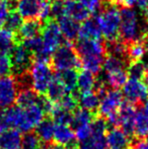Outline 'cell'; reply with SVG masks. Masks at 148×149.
<instances>
[{"label": "cell", "mask_w": 148, "mask_h": 149, "mask_svg": "<svg viewBox=\"0 0 148 149\" xmlns=\"http://www.w3.org/2000/svg\"><path fill=\"white\" fill-rule=\"evenodd\" d=\"M120 39L126 45L139 41L148 31L147 20L145 17L141 20L138 12L132 7H120Z\"/></svg>", "instance_id": "1"}, {"label": "cell", "mask_w": 148, "mask_h": 149, "mask_svg": "<svg viewBox=\"0 0 148 149\" xmlns=\"http://www.w3.org/2000/svg\"><path fill=\"white\" fill-rule=\"evenodd\" d=\"M95 16L106 41L120 39L121 15L120 8L116 3L111 0H105L101 11Z\"/></svg>", "instance_id": "2"}, {"label": "cell", "mask_w": 148, "mask_h": 149, "mask_svg": "<svg viewBox=\"0 0 148 149\" xmlns=\"http://www.w3.org/2000/svg\"><path fill=\"white\" fill-rule=\"evenodd\" d=\"M52 64L53 69L57 71H63L67 69H79L81 68L80 58L78 57L74 47L69 42L65 41L52 55Z\"/></svg>", "instance_id": "3"}, {"label": "cell", "mask_w": 148, "mask_h": 149, "mask_svg": "<svg viewBox=\"0 0 148 149\" xmlns=\"http://www.w3.org/2000/svg\"><path fill=\"white\" fill-rule=\"evenodd\" d=\"M30 72L33 80V89L40 95L47 93L48 87L54 78L53 67L49 62L34 61Z\"/></svg>", "instance_id": "4"}, {"label": "cell", "mask_w": 148, "mask_h": 149, "mask_svg": "<svg viewBox=\"0 0 148 149\" xmlns=\"http://www.w3.org/2000/svg\"><path fill=\"white\" fill-rule=\"evenodd\" d=\"M12 65V74L19 75L30 71L34 62V55L22 44H16L9 53Z\"/></svg>", "instance_id": "5"}, {"label": "cell", "mask_w": 148, "mask_h": 149, "mask_svg": "<svg viewBox=\"0 0 148 149\" xmlns=\"http://www.w3.org/2000/svg\"><path fill=\"white\" fill-rule=\"evenodd\" d=\"M122 93L127 102L134 106H138L145 102L148 95L145 83L142 80L133 78L127 80V82L123 86Z\"/></svg>", "instance_id": "6"}, {"label": "cell", "mask_w": 148, "mask_h": 149, "mask_svg": "<svg viewBox=\"0 0 148 149\" xmlns=\"http://www.w3.org/2000/svg\"><path fill=\"white\" fill-rule=\"evenodd\" d=\"M3 119L8 128L11 127L17 131L24 132V133H28L33 130L26 118L24 110L17 106L9 107L6 112L3 113Z\"/></svg>", "instance_id": "7"}, {"label": "cell", "mask_w": 148, "mask_h": 149, "mask_svg": "<svg viewBox=\"0 0 148 149\" xmlns=\"http://www.w3.org/2000/svg\"><path fill=\"white\" fill-rule=\"evenodd\" d=\"M123 93L119 89H109L106 95L101 100L99 114L101 117H108L117 113L123 104Z\"/></svg>", "instance_id": "8"}, {"label": "cell", "mask_w": 148, "mask_h": 149, "mask_svg": "<svg viewBox=\"0 0 148 149\" xmlns=\"http://www.w3.org/2000/svg\"><path fill=\"white\" fill-rule=\"evenodd\" d=\"M17 84L14 76H2L0 78V106L9 108L13 104L17 96Z\"/></svg>", "instance_id": "9"}, {"label": "cell", "mask_w": 148, "mask_h": 149, "mask_svg": "<svg viewBox=\"0 0 148 149\" xmlns=\"http://www.w3.org/2000/svg\"><path fill=\"white\" fill-rule=\"evenodd\" d=\"M74 49L76 51L78 57H84V56H99V57H106L105 43L101 41H93V40H84L79 39L74 44Z\"/></svg>", "instance_id": "10"}, {"label": "cell", "mask_w": 148, "mask_h": 149, "mask_svg": "<svg viewBox=\"0 0 148 149\" xmlns=\"http://www.w3.org/2000/svg\"><path fill=\"white\" fill-rule=\"evenodd\" d=\"M119 119H120L121 129L127 134L132 135L134 133V125L135 119L137 116L136 106L130 104V102H123L120 110L118 111Z\"/></svg>", "instance_id": "11"}, {"label": "cell", "mask_w": 148, "mask_h": 149, "mask_svg": "<svg viewBox=\"0 0 148 149\" xmlns=\"http://www.w3.org/2000/svg\"><path fill=\"white\" fill-rule=\"evenodd\" d=\"M44 26L45 24L40 19L26 20L19 30L14 33L15 44H22L24 40L39 37L43 31Z\"/></svg>", "instance_id": "12"}, {"label": "cell", "mask_w": 148, "mask_h": 149, "mask_svg": "<svg viewBox=\"0 0 148 149\" xmlns=\"http://www.w3.org/2000/svg\"><path fill=\"white\" fill-rule=\"evenodd\" d=\"M58 26L62 33V36L65 41L71 42L75 41L79 37V31H80V24L73 18L67 15H64L60 19H58Z\"/></svg>", "instance_id": "13"}, {"label": "cell", "mask_w": 148, "mask_h": 149, "mask_svg": "<svg viewBox=\"0 0 148 149\" xmlns=\"http://www.w3.org/2000/svg\"><path fill=\"white\" fill-rule=\"evenodd\" d=\"M41 0H18L17 12L24 19H38L41 10Z\"/></svg>", "instance_id": "14"}, {"label": "cell", "mask_w": 148, "mask_h": 149, "mask_svg": "<svg viewBox=\"0 0 148 149\" xmlns=\"http://www.w3.org/2000/svg\"><path fill=\"white\" fill-rule=\"evenodd\" d=\"M101 31L99 24L97 22V18L95 15L84 20L82 26H80L79 31V39L93 40V41H101Z\"/></svg>", "instance_id": "15"}, {"label": "cell", "mask_w": 148, "mask_h": 149, "mask_svg": "<svg viewBox=\"0 0 148 149\" xmlns=\"http://www.w3.org/2000/svg\"><path fill=\"white\" fill-rule=\"evenodd\" d=\"M107 142L109 149H129L130 140L122 129L113 128L107 133Z\"/></svg>", "instance_id": "16"}, {"label": "cell", "mask_w": 148, "mask_h": 149, "mask_svg": "<svg viewBox=\"0 0 148 149\" xmlns=\"http://www.w3.org/2000/svg\"><path fill=\"white\" fill-rule=\"evenodd\" d=\"M65 13L78 22H84L90 16V12L78 0H65Z\"/></svg>", "instance_id": "17"}, {"label": "cell", "mask_w": 148, "mask_h": 149, "mask_svg": "<svg viewBox=\"0 0 148 149\" xmlns=\"http://www.w3.org/2000/svg\"><path fill=\"white\" fill-rule=\"evenodd\" d=\"M22 137L19 131L7 129L0 133V149H22Z\"/></svg>", "instance_id": "18"}, {"label": "cell", "mask_w": 148, "mask_h": 149, "mask_svg": "<svg viewBox=\"0 0 148 149\" xmlns=\"http://www.w3.org/2000/svg\"><path fill=\"white\" fill-rule=\"evenodd\" d=\"M55 126H56L55 123H54L53 120L51 118L44 119L43 121L38 125L36 134L44 144L52 143V140L54 139Z\"/></svg>", "instance_id": "19"}, {"label": "cell", "mask_w": 148, "mask_h": 149, "mask_svg": "<svg viewBox=\"0 0 148 149\" xmlns=\"http://www.w3.org/2000/svg\"><path fill=\"white\" fill-rule=\"evenodd\" d=\"M54 76L62 82L65 86L68 93L73 92L77 87V78H78V72L76 69H67L63 71H57Z\"/></svg>", "instance_id": "20"}, {"label": "cell", "mask_w": 148, "mask_h": 149, "mask_svg": "<svg viewBox=\"0 0 148 149\" xmlns=\"http://www.w3.org/2000/svg\"><path fill=\"white\" fill-rule=\"evenodd\" d=\"M40 96L33 88H26L20 89L17 92L16 96V104L17 107L22 109H28L30 107L39 104Z\"/></svg>", "instance_id": "21"}, {"label": "cell", "mask_w": 148, "mask_h": 149, "mask_svg": "<svg viewBox=\"0 0 148 149\" xmlns=\"http://www.w3.org/2000/svg\"><path fill=\"white\" fill-rule=\"evenodd\" d=\"M101 97L97 95L95 91H89L80 93L78 96V104L81 107V109H84L89 112L94 113L99 110Z\"/></svg>", "instance_id": "22"}, {"label": "cell", "mask_w": 148, "mask_h": 149, "mask_svg": "<svg viewBox=\"0 0 148 149\" xmlns=\"http://www.w3.org/2000/svg\"><path fill=\"white\" fill-rule=\"evenodd\" d=\"M49 116L57 125L69 126L70 124H72V120H73V114L62 109L57 102H54V106L51 112L49 113Z\"/></svg>", "instance_id": "23"}, {"label": "cell", "mask_w": 148, "mask_h": 149, "mask_svg": "<svg viewBox=\"0 0 148 149\" xmlns=\"http://www.w3.org/2000/svg\"><path fill=\"white\" fill-rule=\"evenodd\" d=\"M81 62V68L88 72L92 73L93 75H99L101 70L103 69L104 60L106 57H99V56H84L79 57Z\"/></svg>", "instance_id": "24"}, {"label": "cell", "mask_w": 148, "mask_h": 149, "mask_svg": "<svg viewBox=\"0 0 148 149\" xmlns=\"http://www.w3.org/2000/svg\"><path fill=\"white\" fill-rule=\"evenodd\" d=\"M97 78L92 73L88 72L86 70H83L78 73V78H77V90L79 93H84L94 90Z\"/></svg>", "instance_id": "25"}, {"label": "cell", "mask_w": 148, "mask_h": 149, "mask_svg": "<svg viewBox=\"0 0 148 149\" xmlns=\"http://www.w3.org/2000/svg\"><path fill=\"white\" fill-rule=\"evenodd\" d=\"M128 72L127 70H120L113 73H105L106 84L112 89H120L128 80Z\"/></svg>", "instance_id": "26"}, {"label": "cell", "mask_w": 148, "mask_h": 149, "mask_svg": "<svg viewBox=\"0 0 148 149\" xmlns=\"http://www.w3.org/2000/svg\"><path fill=\"white\" fill-rule=\"evenodd\" d=\"M24 114H26V118L33 129L37 128L38 125L45 119L46 113L40 104H36L28 109H24Z\"/></svg>", "instance_id": "27"}, {"label": "cell", "mask_w": 148, "mask_h": 149, "mask_svg": "<svg viewBox=\"0 0 148 149\" xmlns=\"http://www.w3.org/2000/svg\"><path fill=\"white\" fill-rule=\"evenodd\" d=\"M129 65L130 63L128 61L107 55V57L104 60L103 70L105 71V73H113L120 70H127Z\"/></svg>", "instance_id": "28"}, {"label": "cell", "mask_w": 148, "mask_h": 149, "mask_svg": "<svg viewBox=\"0 0 148 149\" xmlns=\"http://www.w3.org/2000/svg\"><path fill=\"white\" fill-rule=\"evenodd\" d=\"M66 93H68L66 90L65 86L62 84V82L60 80H58L55 76H54L52 82L50 83L49 87L47 90V97L49 98L51 102H58L62 100L64 95Z\"/></svg>", "instance_id": "29"}, {"label": "cell", "mask_w": 148, "mask_h": 149, "mask_svg": "<svg viewBox=\"0 0 148 149\" xmlns=\"http://www.w3.org/2000/svg\"><path fill=\"white\" fill-rule=\"evenodd\" d=\"M15 45L14 33L5 29H0V55H9Z\"/></svg>", "instance_id": "30"}, {"label": "cell", "mask_w": 148, "mask_h": 149, "mask_svg": "<svg viewBox=\"0 0 148 149\" xmlns=\"http://www.w3.org/2000/svg\"><path fill=\"white\" fill-rule=\"evenodd\" d=\"M95 118L94 114L92 112H89L84 109H76L73 114V120L71 125L76 129L80 126L90 125L93 119Z\"/></svg>", "instance_id": "31"}, {"label": "cell", "mask_w": 148, "mask_h": 149, "mask_svg": "<svg viewBox=\"0 0 148 149\" xmlns=\"http://www.w3.org/2000/svg\"><path fill=\"white\" fill-rule=\"evenodd\" d=\"M133 134L137 138L148 137V118L142 112H137Z\"/></svg>", "instance_id": "32"}, {"label": "cell", "mask_w": 148, "mask_h": 149, "mask_svg": "<svg viewBox=\"0 0 148 149\" xmlns=\"http://www.w3.org/2000/svg\"><path fill=\"white\" fill-rule=\"evenodd\" d=\"M128 46V58L131 62H137V61H142L143 57L146 54L147 50L145 46L140 41L134 42L132 44H129Z\"/></svg>", "instance_id": "33"}, {"label": "cell", "mask_w": 148, "mask_h": 149, "mask_svg": "<svg viewBox=\"0 0 148 149\" xmlns=\"http://www.w3.org/2000/svg\"><path fill=\"white\" fill-rule=\"evenodd\" d=\"M22 19L24 18L20 16V14L18 13L17 11H10L9 14H8V17L6 19L5 24H4V29L11 33H15L16 31L20 29V26H22Z\"/></svg>", "instance_id": "34"}, {"label": "cell", "mask_w": 148, "mask_h": 149, "mask_svg": "<svg viewBox=\"0 0 148 149\" xmlns=\"http://www.w3.org/2000/svg\"><path fill=\"white\" fill-rule=\"evenodd\" d=\"M43 144L37 134L31 131L26 133L22 137V149H42L44 146Z\"/></svg>", "instance_id": "35"}, {"label": "cell", "mask_w": 148, "mask_h": 149, "mask_svg": "<svg viewBox=\"0 0 148 149\" xmlns=\"http://www.w3.org/2000/svg\"><path fill=\"white\" fill-rule=\"evenodd\" d=\"M127 72L130 78L142 80L145 76V66L142 61H137V62H131L128 66Z\"/></svg>", "instance_id": "36"}, {"label": "cell", "mask_w": 148, "mask_h": 149, "mask_svg": "<svg viewBox=\"0 0 148 149\" xmlns=\"http://www.w3.org/2000/svg\"><path fill=\"white\" fill-rule=\"evenodd\" d=\"M57 104L62 109L71 113L72 111H75L77 109V106H78V97H77L75 93H66L62 97V100L60 102H58Z\"/></svg>", "instance_id": "37"}, {"label": "cell", "mask_w": 148, "mask_h": 149, "mask_svg": "<svg viewBox=\"0 0 148 149\" xmlns=\"http://www.w3.org/2000/svg\"><path fill=\"white\" fill-rule=\"evenodd\" d=\"M51 2V16L53 19H60L66 15L65 0H50Z\"/></svg>", "instance_id": "38"}, {"label": "cell", "mask_w": 148, "mask_h": 149, "mask_svg": "<svg viewBox=\"0 0 148 149\" xmlns=\"http://www.w3.org/2000/svg\"><path fill=\"white\" fill-rule=\"evenodd\" d=\"M80 2L87 8L90 13L97 15L101 11L105 0H80Z\"/></svg>", "instance_id": "39"}, {"label": "cell", "mask_w": 148, "mask_h": 149, "mask_svg": "<svg viewBox=\"0 0 148 149\" xmlns=\"http://www.w3.org/2000/svg\"><path fill=\"white\" fill-rule=\"evenodd\" d=\"M12 73V65L9 55H0V76H8Z\"/></svg>", "instance_id": "40"}, {"label": "cell", "mask_w": 148, "mask_h": 149, "mask_svg": "<svg viewBox=\"0 0 148 149\" xmlns=\"http://www.w3.org/2000/svg\"><path fill=\"white\" fill-rule=\"evenodd\" d=\"M75 137L78 142H83L91 137L90 125H84L75 129Z\"/></svg>", "instance_id": "41"}, {"label": "cell", "mask_w": 148, "mask_h": 149, "mask_svg": "<svg viewBox=\"0 0 148 149\" xmlns=\"http://www.w3.org/2000/svg\"><path fill=\"white\" fill-rule=\"evenodd\" d=\"M9 12H10V10L7 5L6 0H1V1H0V29L4 26V24H5L6 19H7V17H8Z\"/></svg>", "instance_id": "42"}, {"label": "cell", "mask_w": 148, "mask_h": 149, "mask_svg": "<svg viewBox=\"0 0 148 149\" xmlns=\"http://www.w3.org/2000/svg\"><path fill=\"white\" fill-rule=\"evenodd\" d=\"M130 149H148V137L137 138L130 144Z\"/></svg>", "instance_id": "43"}, {"label": "cell", "mask_w": 148, "mask_h": 149, "mask_svg": "<svg viewBox=\"0 0 148 149\" xmlns=\"http://www.w3.org/2000/svg\"><path fill=\"white\" fill-rule=\"evenodd\" d=\"M135 5L137 6L139 10L141 11L143 16H146L148 13V0H136Z\"/></svg>", "instance_id": "44"}, {"label": "cell", "mask_w": 148, "mask_h": 149, "mask_svg": "<svg viewBox=\"0 0 148 149\" xmlns=\"http://www.w3.org/2000/svg\"><path fill=\"white\" fill-rule=\"evenodd\" d=\"M78 149H95V147H94V145H93L91 139L89 138V139L85 140V141H83V142H79Z\"/></svg>", "instance_id": "45"}, {"label": "cell", "mask_w": 148, "mask_h": 149, "mask_svg": "<svg viewBox=\"0 0 148 149\" xmlns=\"http://www.w3.org/2000/svg\"><path fill=\"white\" fill-rule=\"evenodd\" d=\"M142 113L148 118V100H146L143 104V108H142Z\"/></svg>", "instance_id": "46"}, {"label": "cell", "mask_w": 148, "mask_h": 149, "mask_svg": "<svg viewBox=\"0 0 148 149\" xmlns=\"http://www.w3.org/2000/svg\"><path fill=\"white\" fill-rule=\"evenodd\" d=\"M144 83L146 85V88H147V92H148V76L144 77Z\"/></svg>", "instance_id": "47"}, {"label": "cell", "mask_w": 148, "mask_h": 149, "mask_svg": "<svg viewBox=\"0 0 148 149\" xmlns=\"http://www.w3.org/2000/svg\"><path fill=\"white\" fill-rule=\"evenodd\" d=\"M3 119V113H2V110H1V106H0V121Z\"/></svg>", "instance_id": "48"}, {"label": "cell", "mask_w": 148, "mask_h": 149, "mask_svg": "<svg viewBox=\"0 0 148 149\" xmlns=\"http://www.w3.org/2000/svg\"><path fill=\"white\" fill-rule=\"evenodd\" d=\"M144 17H145V19L147 20V22H148V13H147V15H146V16H144Z\"/></svg>", "instance_id": "49"}, {"label": "cell", "mask_w": 148, "mask_h": 149, "mask_svg": "<svg viewBox=\"0 0 148 149\" xmlns=\"http://www.w3.org/2000/svg\"><path fill=\"white\" fill-rule=\"evenodd\" d=\"M41 1H48V0H41Z\"/></svg>", "instance_id": "50"}]
</instances>
